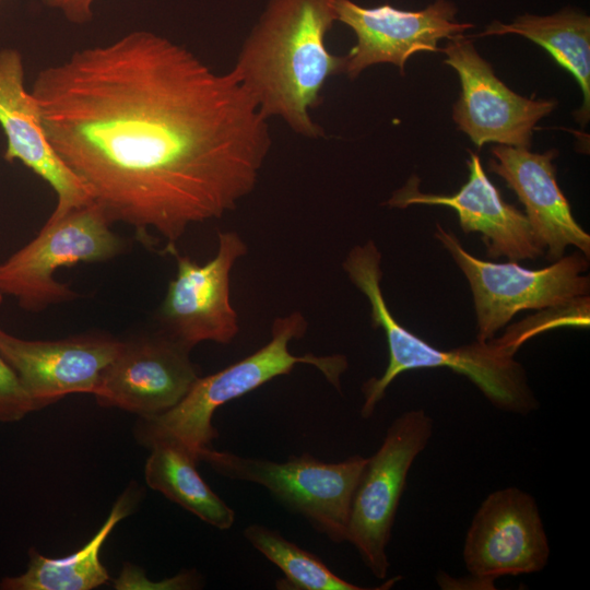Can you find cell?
I'll list each match as a JSON object with an SVG mask.
<instances>
[{"mask_svg": "<svg viewBox=\"0 0 590 590\" xmlns=\"http://www.w3.org/2000/svg\"><path fill=\"white\" fill-rule=\"evenodd\" d=\"M1 1V0H0Z\"/></svg>", "mask_w": 590, "mask_h": 590, "instance_id": "obj_24", "label": "cell"}, {"mask_svg": "<svg viewBox=\"0 0 590 590\" xmlns=\"http://www.w3.org/2000/svg\"><path fill=\"white\" fill-rule=\"evenodd\" d=\"M246 252L236 232H220L217 252L208 263L177 253V273L157 314L160 330L189 350L204 341L232 342L239 327L229 302V273Z\"/></svg>", "mask_w": 590, "mask_h": 590, "instance_id": "obj_11", "label": "cell"}, {"mask_svg": "<svg viewBox=\"0 0 590 590\" xmlns=\"http://www.w3.org/2000/svg\"><path fill=\"white\" fill-rule=\"evenodd\" d=\"M521 35L547 50L555 61L574 75L579 84L583 103L575 113L585 126L590 117V17L566 7L550 15L524 13L511 23L494 21L477 36Z\"/></svg>", "mask_w": 590, "mask_h": 590, "instance_id": "obj_18", "label": "cell"}, {"mask_svg": "<svg viewBox=\"0 0 590 590\" xmlns=\"http://www.w3.org/2000/svg\"><path fill=\"white\" fill-rule=\"evenodd\" d=\"M469 178L453 194L420 191V179L412 176L387 201L391 208L413 204L444 205L455 210L461 229L477 232L491 259L506 257L509 261L534 260L545 252L530 223L521 211L507 203L487 178L477 154L470 152L467 161Z\"/></svg>", "mask_w": 590, "mask_h": 590, "instance_id": "obj_15", "label": "cell"}, {"mask_svg": "<svg viewBox=\"0 0 590 590\" xmlns=\"http://www.w3.org/2000/svg\"><path fill=\"white\" fill-rule=\"evenodd\" d=\"M550 554L535 498L515 486L496 489L482 500L462 550L469 575L487 589L498 578L543 570Z\"/></svg>", "mask_w": 590, "mask_h": 590, "instance_id": "obj_9", "label": "cell"}, {"mask_svg": "<svg viewBox=\"0 0 590 590\" xmlns=\"http://www.w3.org/2000/svg\"><path fill=\"white\" fill-rule=\"evenodd\" d=\"M144 467L146 484L169 500L220 530L235 522V511L205 483L197 470L199 460L182 445L154 439Z\"/></svg>", "mask_w": 590, "mask_h": 590, "instance_id": "obj_20", "label": "cell"}, {"mask_svg": "<svg viewBox=\"0 0 590 590\" xmlns=\"http://www.w3.org/2000/svg\"><path fill=\"white\" fill-rule=\"evenodd\" d=\"M51 9L59 10L71 23L82 25L93 19V3L95 0H43Z\"/></svg>", "mask_w": 590, "mask_h": 590, "instance_id": "obj_23", "label": "cell"}, {"mask_svg": "<svg viewBox=\"0 0 590 590\" xmlns=\"http://www.w3.org/2000/svg\"><path fill=\"white\" fill-rule=\"evenodd\" d=\"M103 211L91 202L48 221L38 234L0 263V295L11 296L27 311L73 300L78 294L55 280L61 267L110 260L126 243L110 228Z\"/></svg>", "mask_w": 590, "mask_h": 590, "instance_id": "obj_7", "label": "cell"}, {"mask_svg": "<svg viewBox=\"0 0 590 590\" xmlns=\"http://www.w3.org/2000/svg\"><path fill=\"white\" fill-rule=\"evenodd\" d=\"M488 170L500 176L526 208V216L546 257L556 261L568 246L589 258L590 235L575 220L556 180V150L544 153L528 148L495 145Z\"/></svg>", "mask_w": 590, "mask_h": 590, "instance_id": "obj_17", "label": "cell"}, {"mask_svg": "<svg viewBox=\"0 0 590 590\" xmlns=\"http://www.w3.org/2000/svg\"><path fill=\"white\" fill-rule=\"evenodd\" d=\"M132 492L128 489L119 497L101 529L81 550L50 558L31 548L27 569L22 575L2 578L0 589L91 590L106 583L109 574L101 563V548L116 524L131 514L138 498Z\"/></svg>", "mask_w": 590, "mask_h": 590, "instance_id": "obj_19", "label": "cell"}, {"mask_svg": "<svg viewBox=\"0 0 590 590\" xmlns=\"http://www.w3.org/2000/svg\"><path fill=\"white\" fill-rule=\"evenodd\" d=\"M435 237L465 275L473 297L477 334L489 341L511 318L527 309H562L589 299L588 257L563 256L548 267L531 270L517 262L495 263L472 256L458 237L436 225Z\"/></svg>", "mask_w": 590, "mask_h": 590, "instance_id": "obj_5", "label": "cell"}, {"mask_svg": "<svg viewBox=\"0 0 590 590\" xmlns=\"http://www.w3.org/2000/svg\"><path fill=\"white\" fill-rule=\"evenodd\" d=\"M199 459L227 479L264 487L330 541L346 542L352 497L367 458L354 455L340 462H323L302 453L276 462L208 448Z\"/></svg>", "mask_w": 590, "mask_h": 590, "instance_id": "obj_6", "label": "cell"}, {"mask_svg": "<svg viewBox=\"0 0 590 590\" xmlns=\"http://www.w3.org/2000/svg\"><path fill=\"white\" fill-rule=\"evenodd\" d=\"M121 340L87 332L60 340H25L0 328V355L14 371L34 411L71 393L95 394L102 371Z\"/></svg>", "mask_w": 590, "mask_h": 590, "instance_id": "obj_14", "label": "cell"}, {"mask_svg": "<svg viewBox=\"0 0 590 590\" xmlns=\"http://www.w3.org/2000/svg\"><path fill=\"white\" fill-rule=\"evenodd\" d=\"M31 93L51 148L113 224L176 256L197 223L221 219L256 187L268 118L228 71L151 31L73 51Z\"/></svg>", "mask_w": 590, "mask_h": 590, "instance_id": "obj_1", "label": "cell"}, {"mask_svg": "<svg viewBox=\"0 0 590 590\" xmlns=\"http://www.w3.org/2000/svg\"><path fill=\"white\" fill-rule=\"evenodd\" d=\"M433 430L434 421L424 410L400 414L387 428L379 448L367 458L356 484L346 542L378 579H385L390 567L387 546L409 471L427 447Z\"/></svg>", "mask_w": 590, "mask_h": 590, "instance_id": "obj_8", "label": "cell"}, {"mask_svg": "<svg viewBox=\"0 0 590 590\" xmlns=\"http://www.w3.org/2000/svg\"><path fill=\"white\" fill-rule=\"evenodd\" d=\"M441 51L461 83L452 115L458 129L479 149L487 142L530 149L535 125L557 102L527 98L511 91L463 34L450 38Z\"/></svg>", "mask_w": 590, "mask_h": 590, "instance_id": "obj_10", "label": "cell"}, {"mask_svg": "<svg viewBox=\"0 0 590 590\" xmlns=\"http://www.w3.org/2000/svg\"><path fill=\"white\" fill-rule=\"evenodd\" d=\"M307 329L304 316L294 311L274 320L272 337L264 346L247 357L205 377H199L187 394L166 412L140 418L138 438L146 446L154 439H170L186 447L199 461L200 453L217 438L212 425L214 412L223 404L245 396L271 379L287 375L296 364L319 369L337 389L347 369L344 355H293L288 343Z\"/></svg>", "mask_w": 590, "mask_h": 590, "instance_id": "obj_4", "label": "cell"}, {"mask_svg": "<svg viewBox=\"0 0 590 590\" xmlns=\"http://www.w3.org/2000/svg\"><path fill=\"white\" fill-rule=\"evenodd\" d=\"M381 253L371 240L354 246L343 269L351 282L367 297L374 328L386 335L389 361L380 377L364 382L363 418H369L384 398L387 388L401 374L423 368H449L469 378L503 412L527 415L539 409L524 367L498 339L459 346L436 347L404 328L391 314L385 300L380 281Z\"/></svg>", "mask_w": 590, "mask_h": 590, "instance_id": "obj_3", "label": "cell"}, {"mask_svg": "<svg viewBox=\"0 0 590 590\" xmlns=\"http://www.w3.org/2000/svg\"><path fill=\"white\" fill-rule=\"evenodd\" d=\"M333 1L269 0L231 70L268 119L280 117L306 138L323 135L309 110L326 82L345 71V56L326 46L337 22Z\"/></svg>", "mask_w": 590, "mask_h": 590, "instance_id": "obj_2", "label": "cell"}, {"mask_svg": "<svg viewBox=\"0 0 590 590\" xmlns=\"http://www.w3.org/2000/svg\"><path fill=\"white\" fill-rule=\"evenodd\" d=\"M337 21L354 32L356 44L345 56L344 73L355 79L377 63H393L404 73L406 60L418 51H441L440 39L474 27L456 19L458 9L448 0H435L423 10L405 11L388 3L362 7L352 0H334Z\"/></svg>", "mask_w": 590, "mask_h": 590, "instance_id": "obj_13", "label": "cell"}, {"mask_svg": "<svg viewBox=\"0 0 590 590\" xmlns=\"http://www.w3.org/2000/svg\"><path fill=\"white\" fill-rule=\"evenodd\" d=\"M0 127L7 138L3 158L20 161L55 191L57 203L48 221L93 202L48 142L38 106L25 87L23 57L15 48L0 50Z\"/></svg>", "mask_w": 590, "mask_h": 590, "instance_id": "obj_16", "label": "cell"}, {"mask_svg": "<svg viewBox=\"0 0 590 590\" xmlns=\"http://www.w3.org/2000/svg\"><path fill=\"white\" fill-rule=\"evenodd\" d=\"M245 539L284 575L279 589L364 590L335 575L319 557L285 539L279 531L252 523L244 530Z\"/></svg>", "mask_w": 590, "mask_h": 590, "instance_id": "obj_21", "label": "cell"}, {"mask_svg": "<svg viewBox=\"0 0 590 590\" xmlns=\"http://www.w3.org/2000/svg\"><path fill=\"white\" fill-rule=\"evenodd\" d=\"M191 350L160 329L121 340L114 359L102 371L96 401L152 417L175 406L200 377Z\"/></svg>", "mask_w": 590, "mask_h": 590, "instance_id": "obj_12", "label": "cell"}, {"mask_svg": "<svg viewBox=\"0 0 590 590\" xmlns=\"http://www.w3.org/2000/svg\"><path fill=\"white\" fill-rule=\"evenodd\" d=\"M33 411L32 401L0 355V422H17Z\"/></svg>", "mask_w": 590, "mask_h": 590, "instance_id": "obj_22", "label": "cell"}]
</instances>
